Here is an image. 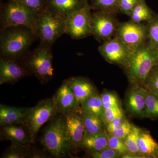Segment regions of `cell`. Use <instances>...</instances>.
Here are the masks:
<instances>
[{
  "label": "cell",
  "mask_w": 158,
  "mask_h": 158,
  "mask_svg": "<svg viewBox=\"0 0 158 158\" xmlns=\"http://www.w3.org/2000/svg\"><path fill=\"white\" fill-rule=\"evenodd\" d=\"M158 61V49L147 42L139 48L131 51L122 67L133 85L143 87L146 78Z\"/></svg>",
  "instance_id": "1"
},
{
  "label": "cell",
  "mask_w": 158,
  "mask_h": 158,
  "mask_svg": "<svg viewBox=\"0 0 158 158\" xmlns=\"http://www.w3.org/2000/svg\"><path fill=\"white\" fill-rule=\"evenodd\" d=\"M37 38L34 31L24 26L9 27L2 30L1 57L17 61L27 52Z\"/></svg>",
  "instance_id": "2"
},
{
  "label": "cell",
  "mask_w": 158,
  "mask_h": 158,
  "mask_svg": "<svg viewBox=\"0 0 158 158\" xmlns=\"http://www.w3.org/2000/svg\"><path fill=\"white\" fill-rule=\"evenodd\" d=\"M57 114L46 127L40 143L53 157H65L69 155L71 150L65 133L64 116Z\"/></svg>",
  "instance_id": "3"
},
{
  "label": "cell",
  "mask_w": 158,
  "mask_h": 158,
  "mask_svg": "<svg viewBox=\"0 0 158 158\" xmlns=\"http://www.w3.org/2000/svg\"><path fill=\"white\" fill-rule=\"evenodd\" d=\"M38 16L39 14L16 0H9L1 11V30L9 27L24 26L34 31L37 36Z\"/></svg>",
  "instance_id": "4"
},
{
  "label": "cell",
  "mask_w": 158,
  "mask_h": 158,
  "mask_svg": "<svg viewBox=\"0 0 158 158\" xmlns=\"http://www.w3.org/2000/svg\"><path fill=\"white\" fill-rule=\"evenodd\" d=\"M51 47L40 43L38 47L29 54L25 61L27 69L44 84L48 83L54 75Z\"/></svg>",
  "instance_id": "5"
},
{
  "label": "cell",
  "mask_w": 158,
  "mask_h": 158,
  "mask_svg": "<svg viewBox=\"0 0 158 158\" xmlns=\"http://www.w3.org/2000/svg\"><path fill=\"white\" fill-rule=\"evenodd\" d=\"M58 113L53 97L40 101L34 106L29 108L23 125L28 131L31 143L35 141L42 126Z\"/></svg>",
  "instance_id": "6"
},
{
  "label": "cell",
  "mask_w": 158,
  "mask_h": 158,
  "mask_svg": "<svg viewBox=\"0 0 158 158\" xmlns=\"http://www.w3.org/2000/svg\"><path fill=\"white\" fill-rule=\"evenodd\" d=\"M65 19L48 9L39 14L37 34L40 43L52 45L65 34Z\"/></svg>",
  "instance_id": "7"
},
{
  "label": "cell",
  "mask_w": 158,
  "mask_h": 158,
  "mask_svg": "<svg viewBox=\"0 0 158 158\" xmlns=\"http://www.w3.org/2000/svg\"><path fill=\"white\" fill-rule=\"evenodd\" d=\"M91 9L88 3L65 18V34L74 39H82L91 35Z\"/></svg>",
  "instance_id": "8"
},
{
  "label": "cell",
  "mask_w": 158,
  "mask_h": 158,
  "mask_svg": "<svg viewBox=\"0 0 158 158\" xmlns=\"http://www.w3.org/2000/svg\"><path fill=\"white\" fill-rule=\"evenodd\" d=\"M115 36L131 51L141 47L147 42V26L131 21L119 23Z\"/></svg>",
  "instance_id": "9"
},
{
  "label": "cell",
  "mask_w": 158,
  "mask_h": 158,
  "mask_svg": "<svg viewBox=\"0 0 158 158\" xmlns=\"http://www.w3.org/2000/svg\"><path fill=\"white\" fill-rule=\"evenodd\" d=\"M118 24L115 13L97 11L91 16V35L97 40L106 41L115 35Z\"/></svg>",
  "instance_id": "10"
},
{
  "label": "cell",
  "mask_w": 158,
  "mask_h": 158,
  "mask_svg": "<svg viewBox=\"0 0 158 158\" xmlns=\"http://www.w3.org/2000/svg\"><path fill=\"white\" fill-rule=\"evenodd\" d=\"M81 110V109L64 115L65 133L69 141L71 152L76 151L81 147L82 141L86 135Z\"/></svg>",
  "instance_id": "11"
},
{
  "label": "cell",
  "mask_w": 158,
  "mask_h": 158,
  "mask_svg": "<svg viewBox=\"0 0 158 158\" xmlns=\"http://www.w3.org/2000/svg\"><path fill=\"white\" fill-rule=\"evenodd\" d=\"M98 51L106 61L121 66L127 60L131 52L116 36L103 41Z\"/></svg>",
  "instance_id": "12"
},
{
  "label": "cell",
  "mask_w": 158,
  "mask_h": 158,
  "mask_svg": "<svg viewBox=\"0 0 158 158\" xmlns=\"http://www.w3.org/2000/svg\"><path fill=\"white\" fill-rule=\"evenodd\" d=\"M57 112L65 115L81 109V104L65 80L53 97Z\"/></svg>",
  "instance_id": "13"
},
{
  "label": "cell",
  "mask_w": 158,
  "mask_h": 158,
  "mask_svg": "<svg viewBox=\"0 0 158 158\" xmlns=\"http://www.w3.org/2000/svg\"><path fill=\"white\" fill-rule=\"evenodd\" d=\"M27 69L21 66L16 60L0 59V85L14 84L21 79L30 75Z\"/></svg>",
  "instance_id": "14"
},
{
  "label": "cell",
  "mask_w": 158,
  "mask_h": 158,
  "mask_svg": "<svg viewBox=\"0 0 158 158\" xmlns=\"http://www.w3.org/2000/svg\"><path fill=\"white\" fill-rule=\"evenodd\" d=\"M126 106L133 116L146 117L145 88L140 85H133L127 96Z\"/></svg>",
  "instance_id": "15"
},
{
  "label": "cell",
  "mask_w": 158,
  "mask_h": 158,
  "mask_svg": "<svg viewBox=\"0 0 158 158\" xmlns=\"http://www.w3.org/2000/svg\"><path fill=\"white\" fill-rule=\"evenodd\" d=\"M88 0H47V8L52 13L66 18L88 4Z\"/></svg>",
  "instance_id": "16"
},
{
  "label": "cell",
  "mask_w": 158,
  "mask_h": 158,
  "mask_svg": "<svg viewBox=\"0 0 158 158\" xmlns=\"http://www.w3.org/2000/svg\"><path fill=\"white\" fill-rule=\"evenodd\" d=\"M68 85L80 103L97 93L96 88L88 79L84 77H75L66 80Z\"/></svg>",
  "instance_id": "17"
},
{
  "label": "cell",
  "mask_w": 158,
  "mask_h": 158,
  "mask_svg": "<svg viewBox=\"0 0 158 158\" xmlns=\"http://www.w3.org/2000/svg\"><path fill=\"white\" fill-rule=\"evenodd\" d=\"M1 127V139L10 141L11 144L32 143L28 131L23 125H9Z\"/></svg>",
  "instance_id": "18"
},
{
  "label": "cell",
  "mask_w": 158,
  "mask_h": 158,
  "mask_svg": "<svg viewBox=\"0 0 158 158\" xmlns=\"http://www.w3.org/2000/svg\"><path fill=\"white\" fill-rule=\"evenodd\" d=\"M29 108L17 107L7 105H0L1 126L23 124Z\"/></svg>",
  "instance_id": "19"
},
{
  "label": "cell",
  "mask_w": 158,
  "mask_h": 158,
  "mask_svg": "<svg viewBox=\"0 0 158 158\" xmlns=\"http://www.w3.org/2000/svg\"><path fill=\"white\" fill-rule=\"evenodd\" d=\"M138 142L141 155L145 158H158V143L149 131L140 129Z\"/></svg>",
  "instance_id": "20"
},
{
  "label": "cell",
  "mask_w": 158,
  "mask_h": 158,
  "mask_svg": "<svg viewBox=\"0 0 158 158\" xmlns=\"http://www.w3.org/2000/svg\"><path fill=\"white\" fill-rule=\"evenodd\" d=\"M109 135L106 131L94 134H86L81 148L89 153L100 151L108 148Z\"/></svg>",
  "instance_id": "21"
},
{
  "label": "cell",
  "mask_w": 158,
  "mask_h": 158,
  "mask_svg": "<svg viewBox=\"0 0 158 158\" xmlns=\"http://www.w3.org/2000/svg\"><path fill=\"white\" fill-rule=\"evenodd\" d=\"M84 112L101 118L102 120L104 108L101 95L97 93L90 96L81 104Z\"/></svg>",
  "instance_id": "22"
},
{
  "label": "cell",
  "mask_w": 158,
  "mask_h": 158,
  "mask_svg": "<svg viewBox=\"0 0 158 158\" xmlns=\"http://www.w3.org/2000/svg\"><path fill=\"white\" fill-rule=\"evenodd\" d=\"M153 12L144 0H140L133 9L129 17L130 20L138 23H148L154 17Z\"/></svg>",
  "instance_id": "23"
},
{
  "label": "cell",
  "mask_w": 158,
  "mask_h": 158,
  "mask_svg": "<svg viewBox=\"0 0 158 158\" xmlns=\"http://www.w3.org/2000/svg\"><path fill=\"white\" fill-rule=\"evenodd\" d=\"M30 144H11L1 155V158H33L35 149L31 148Z\"/></svg>",
  "instance_id": "24"
},
{
  "label": "cell",
  "mask_w": 158,
  "mask_h": 158,
  "mask_svg": "<svg viewBox=\"0 0 158 158\" xmlns=\"http://www.w3.org/2000/svg\"><path fill=\"white\" fill-rule=\"evenodd\" d=\"M82 118L86 130V134L94 135L106 131V127L101 118L81 110Z\"/></svg>",
  "instance_id": "25"
},
{
  "label": "cell",
  "mask_w": 158,
  "mask_h": 158,
  "mask_svg": "<svg viewBox=\"0 0 158 158\" xmlns=\"http://www.w3.org/2000/svg\"><path fill=\"white\" fill-rule=\"evenodd\" d=\"M145 116L152 119H158V96L145 89Z\"/></svg>",
  "instance_id": "26"
},
{
  "label": "cell",
  "mask_w": 158,
  "mask_h": 158,
  "mask_svg": "<svg viewBox=\"0 0 158 158\" xmlns=\"http://www.w3.org/2000/svg\"><path fill=\"white\" fill-rule=\"evenodd\" d=\"M140 129L133 125L132 130L124 141L129 153L141 155L138 148V142Z\"/></svg>",
  "instance_id": "27"
},
{
  "label": "cell",
  "mask_w": 158,
  "mask_h": 158,
  "mask_svg": "<svg viewBox=\"0 0 158 158\" xmlns=\"http://www.w3.org/2000/svg\"><path fill=\"white\" fill-rule=\"evenodd\" d=\"M119 0H91V8L98 11L115 13L118 11Z\"/></svg>",
  "instance_id": "28"
},
{
  "label": "cell",
  "mask_w": 158,
  "mask_h": 158,
  "mask_svg": "<svg viewBox=\"0 0 158 158\" xmlns=\"http://www.w3.org/2000/svg\"><path fill=\"white\" fill-rule=\"evenodd\" d=\"M148 42L153 47L158 49V15L148 23Z\"/></svg>",
  "instance_id": "29"
},
{
  "label": "cell",
  "mask_w": 158,
  "mask_h": 158,
  "mask_svg": "<svg viewBox=\"0 0 158 158\" xmlns=\"http://www.w3.org/2000/svg\"><path fill=\"white\" fill-rule=\"evenodd\" d=\"M143 87L158 96V69L156 67H155L150 72Z\"/></svg>",
  "instance_id": "30"
},
{
  "label": "cell",
  "mask_w": 158,
  "mask_h": 158,
  "mask_svg": "<svg viewBox=\"0 0 158 158\" xmlns=\"http://www.w3.org/2000/svg\"><path fill=\"white\" fill-rule=\"evenodd\" d=\"M100 95L104 109L121 106L120 100L114 92L104 90Z\"/></svg>",
  "instance_id": "31"
},
{
  "label": "cell",
  "mask_w": 158,
  "mask_h": 158,
  "mask_svg": "<svg viewBox=\"0 0 158 158\" xmlns=\"http://www.w3.org/2000/svg\"><path fill=\"white\" fill-rule=\"evenodd\" d=\"M30 10L40 14L47 9V0H16Z\"/></svg>",
  "instance_id": "32"
},
{
  "label": "cell",
  "mask_w": 158,
  "mask_h": 158,
  "mask_svg": "<svg viewBox=\"0 0 158 158\" xmlns=\"http://www.w3.org/2000/svg\"><path fill=\"white\" fill-rule=\"evenodd\" d=\"M124 115V112L121 106L108 108L104 109L102 120L106 127L108 123L113 121L115 118Z\"/></svg>",
  "instance_id": "33"
},
{
  "label": "cell",
  "mask_w": 158,
  "mask_h": 158,
  "mask_svg": "<svg viewBox=\"0 0 158 158\" xmlns=\"http://www.w3.org/2000/svg\"><path fill=\"white\" fill-rule=\"evenodd\" d=\"M108 147L116 151L121 156L128 153L124 141L112 135H109Z\"/></svg>",
  "instance_id": "34"
},
{
  "label": "cell",
  "mask_w": 158,
  "mask_h": 158,
  "mask_svg": "<svg viewBox=\"0 0 158 158\" xmlns=\"http://www.w3.org/2000/svg\"><path fill=\"white\" fill-rule=\"evenodd\" d=\"M133 124L126 118L118 129L112 134V135L124 141L133 129Z\"/></svg>",
  "instance_id": "35"
},
{
  "label": "cell",
  "mask_w": 158,
  "mask_h": 158,
  "mask_svg": "<svg viewBox=\"0 0 158 158\" xmlns=\"http://www.w3.org/2000/svg\"><path fill=\"white\" fill-rule=\"evenodd\" d=\"M140 0H119L118 11L129 16L132 11Z\"/></svg>",
  "instance_id": "36"
},
{
  "label": "cell",
  "mask_w": 158,
  "mask_h": 158,
  "mask_svg": "<svg viewBox=\"0 0 158 158\" xmlns=\"http://www.w3.org/2000/svg\"><path fill=\"white\" fill-rule=\"evenodd\" d=\"M90 153V156L94 158H118L121 156L119 153L109 147L100 151Z\"/></svg>",
  "instance_id": "37"
},
{
  "label": "cell",
  "mask_w": 158,
  "mask_h": 158,
  "mask_svg": "<svg viewBox=\"0 0 158 158\" xmlns=\"http://www.w3.org/2000/svg\"><path fill=\"white\" fill-rule=\"evenodd\" d=\"M125 115L119 116L106 126V131L109 135H111L118 129L126 119Z\"/></svg>",
  "instance_id": "38"
},
{
  "label": "cell",
  "mask_w": 158,
  "mask_h": 158,
  "mask_svg": "<svg viewBox=\"0 0 158 158\" xmlns=\"http://www.w3.org/2000/svg\"><path fill=\"white\" fill-rule=\"evenodd\" d=\"M121 158H144V156L140 155L133 154L127 153L121 156Z\"/></svg>",
  "instance_id": "39"
},
{
  "label": "cell",
  "mask_w": 158,
  "mask_h": 158,
  "mask_svg": "<svg viewBox=\"0 0 158 158\" xmlns=\"http://www.w3.org/2000/svg\"><path fill=\"white\" fill-rule=\"evenodd\" d=\"M155 67H156V68H157L158 69V61L157 62V64L156 65Z\"/></svg>",
  "instance_id": "40"
}]
</instances>
